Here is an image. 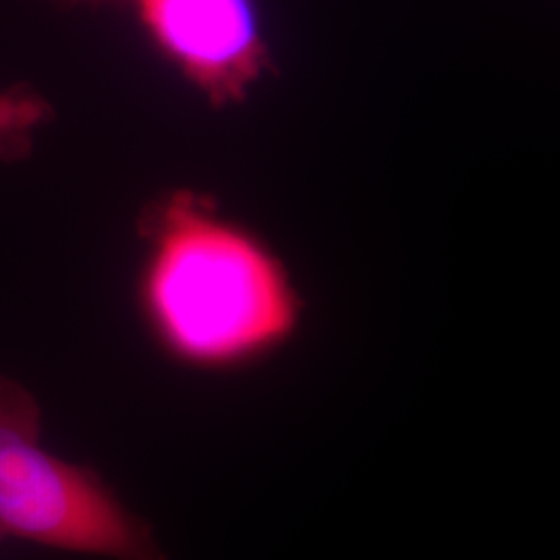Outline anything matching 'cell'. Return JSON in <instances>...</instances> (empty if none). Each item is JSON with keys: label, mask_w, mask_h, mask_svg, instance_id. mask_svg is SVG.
<instances>
[{"label": "cell", "mask_w": 560, "mask_h": 560, "mask_svg": "<svg viewBox=\"0 0 560 560\" xmlns=\"http://www.w3.org/2000/svg\"><path fill=\"white\" fill-rule=\"evenodd\" d=\"M133 303L164 360L200 374H235L295 339L303 301L284 261L212 196L171 189L136 221Z\"/></svg>", "instance_id": "cell-1"}, {"label": "cell", "mask_w": 560, "mask_h": 560, "mask_svg": "<svg viewBox=\"0 0 560 560\" xmlns=\"http://www.w3.org/2000/svg\"><path fill=\"white\" fill-rule=\"evenodd\" d=\"M0 536L110 560H168L148 521L133 515L90 465L42 444V409L0 374Z\"/></svg>", "instance_id": "cell-2"}, {"label": "cell", "mask_w": 560, "mask_h": 560, "mask_svg": "<svg viewBox=\"0 0 560 560\" xmlns=\"http://www.w3.org/2000/svg\"><path fill=\"white\" fill-rule=\"evenodd\" d=\"M119 7L210 108L240 106L275 71L260 0H120Z\"/></svg>", "instance_id": "cell-3"}, {"label": "cell", "mask_w": 560, "mask_h": 560, "mask_svg": "<svg viewBox=\"0 0 560 560\" xmlns=\"http://www.w3.org/2000/svg\"><path fill=\"white\" fill-rule=\"evenodd\" d=\"M55 120V106L30 83L0 88V162L27 161L42 129Z\"/></svg>", "instance_id": "cell-4"}, {"label": "cell", "mask_w": 560, "mask_h": 560, "mask_svg": "<svg viewBox=\"0 0 560 560\" xmlns=\"http://www.w3.org/2000/svg\"><path fill=\"white\" fill-rule=\"evenodd\" d=\"M59 9H106V7H119L120 0H46Z\"/></svg>", "instance_id": "cell-5"}, {"label": "cell", "mask_w": 560, "mask_h": 560, "mask_svg": "<svg viewBox=\"0 0 560 560\" xmlns=\"http://www.w3.org/2000/svg\"><path fill=\"white\" fill-rule=\"evenodd\" d=\"M4 540V538H2V536H0V541Z\"/></svg>", "instance_id": "cell-6"}]
</instances>
